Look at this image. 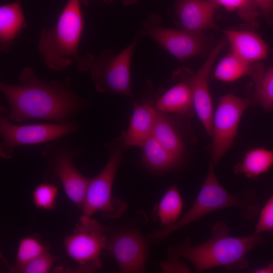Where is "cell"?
<instances>
[{"instance_id": "6da1fadb", "label": "cell", "mask_w": 273, "mask_h": 273, "mask_svg": "<svg viewBox=\"0 0 273 273\" xmlns=\"http://www.w3.org/2000/svg\"><path fill=\"white\" fill-rule=\"evenodd\" d=\"M19 82L18 85L0 82V90L9 107L8 117L12 122L44 120L68 123L88 106V100L73 89L71 77L46 82L31 67H25Z\"/></svg>"}, {"instance_id": "7a4b0ae2", "label": "cell", "mask_w": 273, "mask_h": 273, "mask_svg": "<svg viewBox=\"0 0 273 273\" xmlns=\"http://www.w3.org/2000/svg\"><path fill=\"white\" fill-rule=\"evenodd\" d=\"M265 243L260 234L254 233L246 236H231L226 223L219 220L212 226L210 238L197 245L186 239L169 250V257L187 259L198 272L219 267L241 270L249 265L248 254Z\"/></svg>"}, {"instance_id": "3957f363", "label": "cell", "mask_w": 273, "mask_h": 273, "mask_svg": "<svg viewBox=\"0 0 273 273\" xmlns=\"http://www.w3.org/2000/svg\"><path fill=\"white\" fill-rule=\"evenodd\" d=\"M83 28L80 0H68L56 26L40 31L38 50L49 68L61 71L74 64L80 72L90 68L95 60L93 55H82L78 51Z\"/></svg>"}, {"instance_id": "277c9868", "label": "cell", "mask_w": 273, "mask_h": 273, "mask_svg": "<svg viewBox=\"0 0 273 273\" xmlns=\"http://www.w3.org/2000/svg\"><path fill=\"white\" fill-rule=\"evenodd\" d=\"M214 169L209 165L202 187L190 209L175 223L154 232L151 237L153 241H161L179 229L222 209L234 208L245 221L252 219L259 212L260 204L254 190L248 189L235 194L229 193L218 181Z\"/></svg>"}, {"instance_id": "5b68a950", "label": "cell", "mask_w": 273, "mask_h": 273, "mask_svg": "<svg viewBox=\"0 0 273 273\" xmlns=\"http://www.w3.org/2000/svg\"><path fill=\"white\" fill-rule=\"evenodd\" d=\"M82 150L59 140L48 143L41 151L45 162L43 176L48 181L61 183L68 199L77 207L83 205L89 177L81 174L74 159Z\"/></svg>"}, {"instance_id": "8992f818", "label": "cell", "mask_w": 273, "mask_h": 273, "mask_svg": "<svg viewBox=\"0 0 273 273\" xmlns=\"http://www.w3.org/2000/svg\"><path fill=\"white\" fill-rule=\"evenodd\" d=\"M106 149L109 153L106 164L98 174L90 178L81 210L82 215L89 217L100 212L105 218H117L126 208L123 201L112 196L113 183L123 161V148L116 139L107 144Z\"/></svg>"}, {"instance_id": "52a82bcc", "label": "cell", "mask_w": 273, "mask_h": 273, "mask_svg": "<svg viewBox=\"0 0 273 273\" xmlns=\"http://www.w3.org/2000/svg\"><path fill=\"white\" fill-rule=\"evenodd\" d=\"M8 109L0 107V157L12 158L15 150L24 146L36 145L59 140L78 131L79 122L68 123H36L22 125L11 122L8 117Z\"/></svg>"}, {"instance_id": "ba28073f", "label": "cell", "mask_w": 273, "mask_h": 273, "mask_svg": "<svg viewBox=\"0 0 273 273\" xmlns=\"http://www.w3.org/2000/svg\"><path fill=\"white\" fill-rule=\"evenodd\" d=\"M109 231L96 219L82 215L64 245L67 255L77 264L75 272H93L102 267L100 256L106 249Z\"/></svg>"}, {"instance_id": "9c48e42d", "label": "cell", "mask_w": 273, "mask_h": 273, "mask_svg": "<svg viewBox=\"0 0 273 273\" xmlns=\"http://www.w3.org/2000/svg\"><path fill=\"white\" fill-rule=\"evenodd\" d=\"M140 39L136 38L118 53L105 50L95 59L90 67V76L96 89L133 97L130 85L132 57Z\"/></svg>"}, {"instance_id": "30bf717a", "label": "cell", "mask_w": 273, "mask_h": 273, "mask_svg": "<svg viewBox=\"0 0 273 273\" xmlns=\"http://www.w3.org/2000/svg\"><path fill=\"white\" fill-rule=\"evenodd\" d=\"M250 100L233 94L221 98L213 116L210 164L214 167L233 144L240 119Z\"/></svg>"}, {"instance_id": "8fae6325", "label": "cell", "mask_w": 273, "mask_h": 273, "mask_svg": "<svg viewBox=\"0 0 273 273\" xmlns=\"http://www.w3.org/2000/svg\"><path fill=\"white\" fill-rule=\"evenodd\" d=\"M161 18L152 14L144 23L141 35H148L179 61L201 55L206 47L203 33L176 30L159 25Z\"/></svg>"}, {"instance_id": "7c38bea8", "label": "cell", "mask_w": 273, "mask_h": 273, "mask_svg": "<svg viewBox=\"0 0 273 273\" xmlns=\"http://www.w3.org/2000/svg\"><path fill=\"white\" fill-rule=\"evenodd\" d=\"M105 250L116 261L120 272L145 271L148 245L139 231L126 229L108 234Z\"/></svg>"}, {"instance_id": "4fadbf2b", "label": "cell", "mask_w": 273, "mask_h": 273, "mask_svg": "<svg viewBox=\"0 0 273 273\" xmlns=\"http://www.w3.org/2000/svg\"><path fill=\"white\" fill-rule=\"evenodd\" d=\"M228 42L223 37L211 52L199 69L193 74H183L181 78L189 84L193 95L195 112L207 133H212L213 107L209 88V78L214 63Z\"/></svg>"}, {"instance_id": "5bb4252c", "label": "cell", "mask_w": 273, "mask_h": 273, "mask_svg": "<svg viewBox=\"0 0 273 273\" xmlns=\"http://www.w3.org/2000/svg\"><path fill=\"white\" fill-rule=\"evenodd\" d=\"M155 105L150 102H135L128 128L117 140L123 149L140 147L152 135L157 117Z\"/></svg>"}, {"instance_id": "9a60e30c", "label": "cell", "mask_w": 273, "mask_h": 273, "mask_svg": "<svg viewBox=\"0 0 273 273\" xmlns=\"http://www.w3.org/2000/svg\"><path fill=\"white\" fill-rule=\"evenodd\" d=\"M218 7L213 0H179L176 7L178 23L182 29L203 33L214 26Z\"/></svg>"}, {"instance_id": "2e32d148", "label": "cell", "mask_w": 273, "mask_h": 273, "mask_svg": "<svg viewBox=\"0 0 273 273\" xmlns=\"http://www.w3.org/2000/svg\"><path fill=\"white\" fill-rule=\"evenodd\" d=\"M232 51L247 62L252 64L266 58L268 47L256 33L247 30H228L224 31Z\"/></svg>"}, {"instance_id": "e0dca14e", "label": "cell", "mask_w": 273, "mask_h": 273, "mask_svg": "<svg viewBox=\"0 0 273 273\" xmlns=\"http://www.w3.org/2000/svg\"><path fill=\"white\" fill-rule=\"evenodd\" d=\"M155 106L158 111L191 116L195 112L191 87L185 80L179 78L178 83L159 96Z\"/></svg>"}, {"instance_id": "ac0fdd59", "label": "cell", "mask_w": 273, "mask_h": 273, "mask_svg": "<svg viewBox=\"0 0 273 273\" xmlns=\"http://www.w3.org/2000/svg\"><path fill=\"white\" fill-rule=\"evenodd\" d=\"M26 26L20 1L0 7V46L2 51H10L13 41L22 28Z\"/></svg>"}, {"instance_id": "d6986e66", "label": "cell", "mask_w": 273, "mask_h": 273, "mask_svg": "<svg viewBox=\"0 0 273 273\" xmlns=\"http://www.w3.org/2000/svg\"><path fill=\"white\" fill-rule=\"evenodd\" d=\"M140 147L142 151V163L153 171L171 170L178 167L183 161L165 148L152 135Z\"/></svg>"}, {"instance_id": "ffe728a7", "label": "cell", "mask_w": 273, "mask_h": 273, "mask_svg": "<svg viewBox=\"0 0 273 273\" xmlns=\"http://www.w3.org/2000/svg\"><path fill=\"white\" fill-rule=\"evenodd\" d=\"M152 135L165 148L183 160L184 141L176 125L167 114L158 111Z\"/></svg>"}, {"instance_id": "44dd1931", "label": "cell", "mask_w": 273, "mask_h": 273, "mask_svg": "<svg viewBox=\"0 0 273 273\" xmlns=\"http://www.w3.org/2000/svg\"><path fill=\"white\" fill-rule=\"evenodd\" d=\"M273 165V151L263 148L248 151L242 161L234 167L236 174L255 179L267 172Z\"/></svg>"}, {"instance_id": "7402d4cb", "label": "cell", "mask_w": 273, "mask_h": 273, "mask_svg": "<svg viewBox=\"0 0 273 273\" xmlns=\"http://www.w3.org/2000/svg\"><path fill=\"white\" fill-rule=\"evenodd\" d=\"M250 76L253 81L255 102L266 111L273 109V67L265 70L256 63Z\"/></svg>"}, {"instance_id": "603a6c76", "label": "cell", "mask_w": 273, "mask_h": 273, "mask_svg": "<svg viewBox=\"0 0 273 273\" xmlns=\"http://www.w3.org/2000/svg\"><path fill=\"white\" fill-rule=\"evenodd\" d=\"M252 64L247 62L231 51L217 64L214 75L221 81L233 82L244 76H249Z\"/></svg>"}, {"instance_id": "cb8c5ba5", "label": "cell", "mask_w": 273, "mask_h": 273, "mask_svg": "<svg viewBox=\"0 0 273 273\" xmlns=\"http://www.w3.org/2000/svg\"><path fill=\"white\" fill-rule=\"evenodd\" d=\"M183 207L181 195L175 185L165 192L157 207L156 215L165 226L175 223L179 218Z\"/></svg>"}, {"instance_id": "d4e9b609", "label": "cell", "mask_w": 273, "mask_h": 273, "mask_svg": "<svg viewBox=\"0 0 273 273\" xmlns=\"http://www.w3.org/2000/svg\"><path fill=\"white\" fill-rule=\"evenodd\" d=\"M49 243L43 241L38 235L23 238L18 246L15 264L13 267L22 266L49 251Z\"/></svg>"}, {"instance_id": "484cf974", "label": "cell", "mask_w": 273, "mask_h": 273, "mask_svg": "<svg viewBox=\"0 0 273 273\" xmlns=\"http://www.w3.org/2000/svg\"><path fill=\"white\" fill-rule=\"evenodd\" d=\"M59 184L46 181L36 186L32 192V200L35 206L46 210L54 209L57 204Z\"/></svg>"}, {"instance_id": "4316f807", "label": "cell", "mask_w": 273, "mask_h": 273, "mask_svg": "<svg viewBox=\"0 0 273 273\" xmlns=\"http://www.w3.org/2000/svg\"><path fill=\"white\" fill-rule=\"evenodd\" d=\"M229 11L236 12L245 21L254 20L260 14L258 7L251 0H213Z\"/></svg>"}, {"instance_id": "83f0119b", "label": "cell", "mask_w": 273, "mask_h": 273, "mask_svg": "<svg viewBox=\"0 0 273 273\" xmlns=\"http://www.w3.org/2000/svg\"><path fill=\"white\" fill-rule=\"evenodd\" d=\"M58 258L48 251L22 266L10 267V270L11 272L47 273Z\"/></svg>"}, {"instance_id": "f1b7e54d", "label": "cell", "mask_w": 273, "mask_h": 273, "mask_svg": "<svg viewBox=\"0 0 273 273\" xmlns=\"http://www.w3.org/2000/svg\"><path fill=\"white\" fill-rule=\"evenodd\" d=\"M264 232L273 233V194L260 210L253 233L260 235Z\"/></svg>"}, {"instance_id": "f546056e", "label": "cell", "mask_w": 273, "mask_h": 273, "mask_svg": "<svg viewBox=\"0 0 273 273\" xmlns=\"http://www.w3.org/2000/svg\"><path fill=\"white\" fill-rule=\"evenodd\" d=\"M161 270L164 272H191L192 270L178 259L169 257L168 259L160 264Z\"/></svg>"}, {"instance_id": "4dcf8cb0", "label": "cell", "mask_w": 273, "mask_h": 273, "mask_svg": "<svg viewBox=\"0 0 273 273\" xmlns=\"http://www.w3.org/2000/svg\"><path fill=\"white\" fill-rule=\"evenodd\" d=\"M259 9L260 12L268 19L273 16V0H251Z\"/></svg>"}, {"instance_id": "1f68e13d", "label": "cell", "mask_w": 273, "mask_h": 273, "mask_svg": "<svg viewBox=\"0 0 273 273\" xmlns=\"http://www.w3.org/2000/svg\"><path fill=\"white\" fill-rule=\"evenodd\" d=\"M255 273H273V262L270 263L267 266L257 268L254 270Z\"/></svg>"}, {"instance_id": "d6a6232c", "label": "cell", "mask_w": 273, "mask_h": 273, "mask_svg": "<svg viewBox=\"0 0 273 273\" xmlns=\"http://www.w3.org/2000/svg\"><path fill=\"white\" fill-rule=\"evenodd\" d=\"M122 1L125 5H129L136 3L138 0H122Z\"/></svg>"}, {"instance_id": "836d02e7", "label": "cell", "mask_w": 273, "mask_h": 273, "mask_svg": "<svg viewBox=\"0 0 273 273\" xmlns=\"http://www.w3.org/2000/svg\"><path fill=\"white\" fill-rule=\"evenodd\" d=\"M80 2H83L84 4H87V0H80Z\"/></svg>"}]
</instances>
